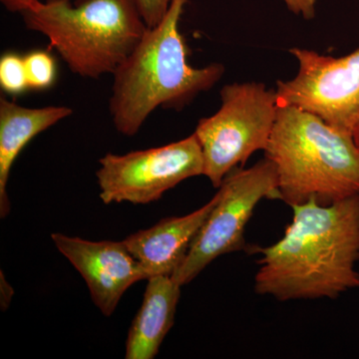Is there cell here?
<instances>
[{
	"label": "cell",
	"instance_id": "9c48e42d",
	"mask_svg": "<svg viewBox=\"0 0 359 359\" xmlns=\"http://www.w3.org/2000/svg\"><path fill=\"white\" fill-rule=\"evenodd\" d=\"M51 238L84 278L92 301L105 316H112L131 285L148 280L145 271L123 242H91L63 233H52Z\"/></svg>",
	"mask_w": 359,
	"mask_h": 359
},
{
	"label": "cell",
	"instance_id": "8992f818",
	"mask_svg": "<svg viewBox=\"0 0 359 359\" xmlns=\"http://www.w3.org/2000/svg\"><path fill=\"white\" fill-rule=\"evenodd\" d=\"M218 194V202L172 276L181 287L219 257L245 250V226L257 204L263 199H280L276 168L266 158L249 169L236 168L226 175Z\"/></svg>",
	"mask_w": 359,
	"mask_h": 359
},
{
	"label": "cell",
	"instance_id": "6da1fadb",
	"mask_svg": "<svg viewBox=\"0 0 359 359\" xmlns=\"http://www.w3.org/2000/svg\"><path fill=\"white\" fill-rule=\"evenodd\" d=\"M280 241L257 248V294L280 302L335 299L359 287V196L332 205L292 207Z\"/></svg>",
	"mask_w": 359,
	"mask_h": 359
},
{
	"label": "cell",
	"instance_id": "5bb4252c",
	"mask_svg": "<svg viewBox=\"0 0 359 359\" xmlns=\"http://www.w3.org/2000/svg\"><path fill=\"white\" fill-rule=\"evenodd\" d=\"M0 85L7 94L18 95L29 89L25 57L18 54L6 53L0 59Z\"/></svg>",
	"mask_w": 359,
	"mask_h": 359
},
{
	"label": "cell",
	"instance_id": "ac0fdd59",
	"mask_svg": "<svg viewBox=\"0 0 359 359\" xmlns=\"http://www.w3.org/2000/svg\"><path fill=\"white\" fill-rule=\"evenodd\" d=\"M37 0H0L2 6L11 13H21Z\"/></svg>",
	"mask_w": 359,
	"mask_h": 359
},
{
	"label": "cell",
	"instance_id": "d6986e66",
	"mask_svg": "<svg viewBox=\"0 0 359 359\" xmlns=\"http://www.w3.org/2000/svg\"><path fill=\"white\" fill-rule=\"evenodd\" d=\"M353 136L356 145H358V147L359 148V123L358 126L355 127V129H354Z\"/></svg>",
	"mask_w": 359,
	"mask_h": 359
},
{
	"label": "cell",
	"instance_id": "8fae6325",
	"mask_svg": "<svg viewBox=\"0 0 359 359\" xmlns=\"http://www.w3.org/2000/svg\"><path fill=\"white\" fill-rule=\"evenodd\" d=\"M72 115L67 106L29 108L0 98V216L11 211L7 183L16 158L33 138Z\"/></svg>",
	"mask_w": 359,
	"mask_h": 359
},
{
	"label": "cell",
	"instance_id": "5b68a950",
	"mask_svg": "<svg viewBox=\"0 0 359 359\" xmlns=\"http://www.w3.org/2000/svg\"><path fill=\"white\" fill-rule=\"evenodd\" d=\"M221 107L198 123L194 134L202 148L203 175L219 188L226 175L266 150L278 115L276 89L261 82L224 85Z\"/></svg>",
	"mask_w": 359,
	"mask_h": 359
},
{
	"label": "cell",
	"instance_id": "e0dca14e",
	"mask_svg": "<svg viewBox=\"0 0 359 359\" xmlns=\"http://www.w3.org/2000/svg\"><path fill=\"white\" fill-rule=\"evenodd\" d=\"M13 287L7 282L6 276H4V273L1 271V276H0V306H1L2 311H6V309H8L11 299H13Z\"/></svg>",
	"mask_w": 359,
	"mask_h": 359
},
{
	"label": "cell",
	"instance_id": "7c38bea8",
	"mask_svg": "<svg viewBox=\"0 0 359 359\" xmlns=\"http://www.w3.org/2000/svg\"><path fill=\"white\" fill-rule=\"evenodd\" d=\"M143 302L126 341V359H152L174 325L181 285L172 276L149 278Z\"/></svg>",
	"mask_w": 359,
	"mask_h": 359
},
{
	"label": "cell",
	"instance_id": "3957f363",
	"mask_svg": "<svg viewBox=\"0 0 359 359\" xmlns=\"http://www.w3.org/2000/svg\"><path fill=\"white\" fill-rule=\"evenodd\" d=\"M264 158L276 168L280 200L292 207L359 196V148L353 135L295 107H278Z\"/></svg>",
	"mask_w": 359,
	"mask_h": 359
},
{
	"label": "cell",
	"instance_id": "7a4b0ae2",
	"mask_svg": "<svg viewBox=\"0 0 359 359\" xmlns=\"http://www.w3.org/2000/svg\"><path fill=\"white\" fill-rule=\"evenodd\" d=\"M187 0H173L159 25L148 28L113 74L109 111L119 133L134 136L157 108L180 111L200 93L209 91L224 73L212 63L189 65L179 22Z\"/></svg>",
	"mask_w": 359,
	"mask_h": 359
},
{
	"label": "cell",
	"instance_id": "277c9868",
	"mask_svg": "<svg viewBox=\"0 0 359 359\" xmlns=\"http://www.w3.org/2000/svg\"><path fill=\"white\" fill-rule=\"evenodd\" d=\"M20 14L74 74L90 79L114 74L149 28L134 0H37Z\"/></svg>",
	"mask_w": 359,
	"mask_h": 359
},
{
	"label": "cell",
	"instance_id": "30bf717a",
	"mask_svg": "<svg viewBox=\"0 0 359 359\" xmlns=\"http://www.w3.org/2000/svg\"><path fill=\"white\" fill-rule=\"evenodd\" d=\"M218 199L217 193L210 202L191 214L161 219L152 228L137 231L123 241L148 280L156 276L174 275Z\"/></svg>",
	"mask_w": 359,
	"mask_h": 359
},
{
	"label": "cell",
	"instance_id": "52a82bcc",
	"mask_svg": "<svg viewBox=\"0 0 359 359\" xmlns=\"http://www.w3.org/2000/svg\"><path fill=\"white\" fill-rule=\"evenodd\" d=\"M96 172L104 204L146 205L162 198L181 182L203 175L202 148L195 134L162 147L108 153Z\"/></svg>",
	"mask_w": 359,
	"mask_h": 359
},
{
	"label": "cell",
	"instance_id": "ba28073f",
	"mask_svg": "<svg viewBox=\"0 0 359 359\" xmlns=\"http://www.w3.org/2000/svg\"><path fill=\"white\" fill-rule=\"evenodd\" d=\"M290 52L299 71L292 79L276 82L278 107L306 111L353 135L359 123V47L342 57L302 48Z\"/></svg>",
	"mask_w": 359,
	"mask_h": 359
},
{
	"label": "cell",
	"instance_id": "4fadbf2b",
	"mask_svg": "<svg viewBox=\"0 0 359 359\" xmlns=\"http://www.w3.org/2000/svg\"><path fill=\"white\" fill-rule=\"evenodd\" d=\"M29 89L50 88L56 79V62L49 52L34 50L25 56Z\"/></svg>",
	"mask_w": 359,
	"mask_h": 359
},
{
	"label": "cell",
	"instance_id": "9a60e30c",
	"mask_svg": "<svg viewBox=\"0 0 359 359\" xmlns=\"http://www.w3.org/2000/svg\"><path fill=\"white\" fill-rule=\"evenodd\" d=\"M142 18L149 28L159 25L173 0H134Z\"/></svg>",
	"mask_w": 359,
	"mask_h": 359
},
{
	"label": "cell",
	"instance_id": "2e32d148",
	"mask_svg": "<svg viewBox=\"0 0 359 359\" xmlns=\"http://www.w3.org/2000/svg\"><path fill=\"white\" fill-rule=\"evenodd\" d=\"M292 13L311 20L316 16L318 0H282Z\"/></svg>",
	"mask_w": 359,
	"mask_h": 359
}]
</instances>
